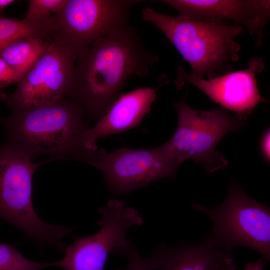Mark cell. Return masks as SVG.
<instances>
[{
    "label": "cell",
    "mask_w": 270,
    "mask_h": 270,
    "mask_svg": "<svg viewBox=\"0 0 270 270\" xmlns=\"http://www.w3.org/2000/svg\"><path fill=\"white\" fill-rule=\"evenodd\" d=\"M268 260L262 257L260 259L254 262L248 263L245 268L242 270H264V268ZM230 270H236V268Z\"/></svg>",
    "instance_id": "7402d4cb"
},
{
    "label": "cell",
    "mask_w": 270,
    "mask_h": 270,
    "mask_svg": "<svg viewBox=\"0 0 270 270\" xmlns=\"http://www.w3.org/2000/svg\"><path fill=\"white\" fill-rule=\"evenodd\" d=\"M77 56L60 42L51 41L45 52L18 82L14 92L0 94L12 110L50 104L70 92Z\"/></svg>",
    "instance_id": "30bf717a"
},
{
    "label": "cell",
    "mask_w": 270,
    "mask_h": 270,
    "mask_svg": "<svg viewBox=\"0 0 270 270\" xmlns=\"http://www.w3.org/2000/svg\"><path fill=\"white\" fill-rule=\"evenodd\" d=\"M50 42L36 38H20L0 50V57L15 72L19 82L47 49Z\"/></svg>",
    "instance_id": "9a60e30c"
},
{
    "label": "cell",
    "mask_w": 270,
    "mask_h": 270,
    "mask_svg": "<svg viewBox=\"0 0 270 270\" xmlns=\"http://www.w3.org/2000/svg\"><path fill=\"white\" fill-rule=\"evenodd\" d=\"M16 2L14 0H0V14H1L4 8L9 4Z\"/></svg>",
    "instance_id": "603a6c76"
},
{
    "label": "cell",
    "mask_w": 270,
    "mask_h": 270,
    "mask_svg": "<svg viewBox=\"0 0 270 270\" xmlns=\"http://www.w3.org/2000/svg\"><path fill=\"white\" fill-rule=\"evenodd\" d=\"M66 0H30L24 19L28 21L44 20L51 16V14L58 12Z\"/></svg>",
    "instance_id": "ac0fdd59"
},
{
    "label": "cell",
    "mask_w": 270,
    "mask_h": 270,
    "mask_svg": "<svg viewBox=\"0 0 270 270\" xmlns=\"http://www.w3.org/2000/svg\"><path fill=\"white\" fill-rule=\"evenodd\" d=\"M141 18L154 25L190 64L192 75L208 79L231 72L239 59L240 46L234 38L242 26L226 22L174 17L146 7Z\"/></svg>",
    "instance_id": "7a4b0ae2"
},
{
    "label": "cell",
    "mask_w": 270,
    "mask_h": 270,
    "mask_svg": "<svg viewBox=\"0 0 270 270\" xmlns=\"http://www.w3.org/2000/svg\"><path fill=\"white\" fill-rule=\"evenodd\" d=\"M158 57L129 24L94 42L76 60L68 96L99 120L134 76L148 74Z\"/></svg>",
    "instance_id": "6da1fadb"
},
{
    "label": "cell",
    "mask_w": 270,
    "mask_h": 270,
    "mask_svg": "<svg viewBox=\"0 0 270 270\" xmlns=\"http://www.w3.org/2000/svg\"><path fill=\"white\" fill-rule=\"evenodd\" d=\"M18 82V80L15 72L0 57V94L5 88Z\"/></svg>",
    "instance_id": "ffe728a7"
},
{
    "label": "cell",
    "mask_w": 270,
    "mask_h": 270,
    "mask_svg": "<svg viewBox=\"0 0 270 270\" xmlns=\"http://www.w3.org/2000/svg\"><path fill=\"white\" fill-rule=\"evenodd\" d=\"M173 104L178 113V125L172 136L165 143L172 158L179 165L192 160L208 172L226 168L228 162L216 147L228 134L244 125L246 118L232 116L222 107L195 110L185 100Z\"/></svg>",
    "instance_id": "5b68a950"
},
{
    "label": "cell",
    "mask_w": 270,
    "mask_h": 270,
    "mask_svg": "<svg viewBox=\"0 0 270 270\" xmlns=\"http://www.w3.org/2000/svg\"><path fill=\"white\" fill-rule=\"evenodd\" d=\"M87 162L102 172L108 188L114 194H128L163 178L174 179L180 166L165 144L148 149H102L94 152Z\"/></svg>",
    "instance_id": "9c48e42d"
},
{
    "label": "cell",
    "mask_w": 270,
    "mask_h": 270,
    "mask_svg": "<svg viewBox=\"0 0 270 270\" xmlns=\"http://www.w3.org/2000/svg\"><path fill=\"white\" fill-rule=\"evenodd\" d=\"M264 68L260 58H252L246 68L206 80L188 73L180 67L176 84L180 89L186 82L192 84L221 107L246 118L258 104L268 102L260 94L256 78V74Z\"/></svg>",
    "instance_id": "8fae6325"
},
{
    "label": "cell",
    "mask_w": 270,
    "mask_h": 270,
    "mask_svg": "<svg viewBox=\"0 0 270 270\" xmlns=\"http://www.w3.org/2000/svg\"><path fill=\"white\" fill-rule=\"evenodd\" d=\"M124 256L128 258V264L123 270H156L151 258L142 257L132 246Z\"/></svg>",
    "instance_id": "d6986e66"
},
{
    "label": "cell",
    "mask_w": 270,
    "mask_h": 270,
    "mask_svg": "<svg viewBox=\"0 0 270 270\" xmlns=\"http://www.w3.org/2000/svg\"><path fill=\"white\" fill-rule=\"evenodd\" d=\"M158 88L142 87L120 95L94 126L86 129L82 144L87 150L96 152V140L138 125L150 110Z\"/></svg>",
    "instance_id": "4fadbf2b"
},
{
    "label": "cell",
    "mask_w": 270,
    "mask_h": 270,
    "mask_svg": "<svg viewBox=\"0 0 270 270\" xmlns=\"http://www.w3.org/2000/svg\"><path fill=\"white\" fill-rule=\"evenodd\" d=\"M194 209L212 222L209 237L228 252L240 246L250 248L267 260L270 258V208L247 194L232 182L224 201L215 208L194 204Z\"/></svg>",
    "instance_id": "8992f818"
},
{
    "label": "cell",
    "mask_w": 270,
    "mask_h": 270,
    "mask_svg": "<svg viewBox=\"0 0 270 270\" xmlns=\"http://www.w3.org/2000/svg\"><path fill=\"white\" fill-rule=\"evenodd\" d=\"M150 258L156 270H219L234 265L232 252L218 248L208 236L196 244H160Z\"/></svg>",
    "instance_id": "5bb4252c"
},
{
    "label": "cell",
    "mask_w": 270,
    "mask_h": 270,
    "mask_svg": "<svg viewBox=\"0 0 270 270\" xmlns=\"http://www.w3.org/2000/svg\"><path fill=\"white\" fill-rule=\"evenodd\" d=\"M32 158L16 145L9 142L0 147V218L14 225L40 246H52L64 252L63 238L74 228L45 222L32 206V178L42 163Z\"/></svg>",
    "instance_id": "277c9868"
},
{
    "label": "cell",
    "mask_w": 270,
    "mask_h": 270,
    "mask_svg": "<svg viewBox=\"0 0 270 270\" xmlns=\"http://www.w3.org/2000/svg\"><path fill=\"white\" fill-rule=\"evenodd\" d=\"M54 266V262L43 263L24 257L15 245L0 242V270H40Z\"/></svg>",
    "instance_id": "e0dca14e"
},
{
    "label": "cell",
    "mask_w": 270,
    "mask_h": 270,
    "mask_svg": "<svg viewBox=\"0 0 270 270\" xmlns=\"http://www.w3.org/2000/svg\"><path fill=\"white\" fill-rule=\"evenodd\" d=\"M178 12V16L202 20L230 21L244 26L262 43L270 18V2L266 0H162Z\"/></svg>",
    "instance_id": "7c38bea8"
},
{
    "label": "cell",
    "mask_w": 270,
    "mask_h": 270,
    "mask_svg": "<svg viewBox=\"0 0 270 270\" xmlns=\"http://www.w3.org/2000/svg\"><path fill=\"white\" fill-rule=\"evenodd\" d=\"M142 0H66L52 15L53 40L78 58L98 38L128 24L129 12Z\"/></svg>",
    "instance_id": "52a82bcc"
},
{
    "label": "cell",
    "mask_w": 270,
    "mask_h": 270,
    "mask_svg": "<svg viewBox=\"0 0 270 270\" xmlns=\"http://www.w3.org/2000/svg\"><path fill=\"white\" fill-rule=\"evenodd\" d=\"M4 122L16 145L32 158L44 154L75 157L86 162L92 154L82 144L86 129L84 110L75 100L68 96L56 103L12 110Z\"/></svg>",
    "instance_id": "3957f363"
},
{
    "label": "cell",
    "mask_w": 270,
    "mask_h": 270,
    "mask_svg": "<svg viewBox=\"0 0 270 270\" xmlns=\"http://www.w3.org/2000/svg\"><path fill=\"white\" fill-rule=\"evenodd\" d=\"M270 129L268 128L262 134L260 140V149L264 158L270 162Z\"/></svg>",
    "instance_id": "44dd1931"
},
{
    "label": "cell",
    "mask_w": 270,
    "mask_h": 270,
    "mask_svg": "<svg viewBox=\"0 0 270 270\" xmlns=\"http://www.w3.org/2000/svg\"><path fill=\"white\" fill-rule=\"evenodd\" d=\"M236 268V266H234L233 267L232 266H230V267H228V268H222L221 270H230L231 269H232V268Z\"/></svg>",
    "instance_id": "cb8c5ba5"
},
{
    "label": "cell",
    "mask_w": 270,
    "mask_h": 270,
    "mask_svg": "<svg viewBox=\"0 0 270 270\" xmlns=\"http://www.w3.org/2000/svg\"><path fill=\"white\" fill-rule=\"evenodd\" d=\"M54 34L52 16L35 21L0 16V50L15 40L23 37L52 41Z\"/></svg>",
    "instance_id": "2e32d148"
},
{
    "label": "cell",
    "mask_w": 270,
    "mask_h": 270,
    "mask_svg": "<svg viewBox=\"0 0 270 270\" xmlns=\"http://www.w3.org/2000/svg\"><path fill=\"white\" fill-rule=\"evenodd\" d=\"M101 216L97 224L101 226L96 234L76 237L66 246L64 256L54 262V266L64 270H104L110 254L124 255L132 246L126 238L132 226L142 224V218L134 208L112 200L98 210Z\"/></svg>",
    "instance_id": "ba28073f"
}]
</instances>
